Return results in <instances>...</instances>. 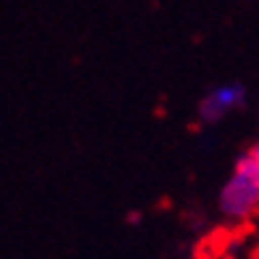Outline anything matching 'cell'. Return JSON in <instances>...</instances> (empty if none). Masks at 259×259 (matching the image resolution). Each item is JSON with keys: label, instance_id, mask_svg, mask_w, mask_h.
Returning a JSON list of instances; mask_svg holds the SVG:
<instances>
[{"label": "cell", "instance_id": "obj_1", "mask_svg": "<svg viewBox=\"0 0 259 259\" xmlns=\"http://www.w3.org/2000/svg\"><path fill=\"white\" fill-rule=\"evenodd\" d=\"M220 211L233 225H246L259 214V143L235 161L220 191Z\"/></svg>", "mask_w": 259, "mask_h": 259}, {"label": "cell", "instance_id": "obj_3", "mask_svg": "<svg viewBox=\"0 0 259 259\" xmlns=\"http://www.w3.org/2000/svg\"><path fill=\"white\" fill-rule=\"evenodd\" d=\"M251 259H259V235H256V241H254V249H251Z\"/></svg>", "mask_w": 259, "mask_h": 259}, {"label": "cell", "instance_id": "obj_2", "mask_svg": "<svg viewBox=\"0 0 259 259\" xmlns=\"http://www.w3.org/2000/svg\"><path fill=\"white\" fill-rule=\"evenodd\" d=\"M246 98V90L238 85V82H225V85L211 88L206 96L198 103V119L211 124L220 122L222 116H228L233 109H238Z\"/></svg>", "mask_w": 259, "mask_h": 259}]
</instances>
